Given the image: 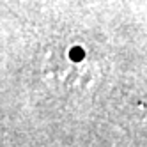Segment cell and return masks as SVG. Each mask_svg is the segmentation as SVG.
<instances>
[{
    "label": "cell",
    "instance_id": "1",
    "mask_svg": "<svg viewBox=\"0 0 147 147\" xmlns=\"http://www.w3.org/2000/svg\"><path fill=\"white\" fill-rule=\"evenodd\" d=\"M48 60H51V67L50 75L55 76V80L60 83V85H75L76 80L73 73L82 69L92 75V66H90V53L87 48H83V45H66L60 46L59 50L51 51Z\"/></svg>",
    "mask_w": 147,
    "mask_h": 147
}]
</instances>
